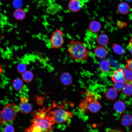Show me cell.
<instances>
[{"label": "cell", "instance_id": "obj_3", "mask_svg": "<svg viewBox=\"0 0 132 132\" xmlns=\"http://www.w3.org/2000/svg\"><path fill=\"white\" fill-rule=\"evenodd\" d=\"M44 114H39L33 121V124L27 129L29 131L42 132L51 131V126L54 123L46 118Z\"/></svg>", "mask_w": 132, "mask_h": 132}, {"label": "cell", "instance_id": "obj_12", "mask_svg": "<svg viewBox=\"0 0 132 132\" xmlns=\"http://www.w3.org/2000/svg\"><path fill=\"white\" fill-rule=\"evenodd\" d=\"M121 124L125 127L130 126L132 124V116L130 114H125L123 115L121 118Z\"/></svg>", "mask_w": 132, "mask_h": 132}, {"label": "cell", "instance_id": "obj_31", "mask_svg": "<svg viewBox=\"0 0 132 132\" xmlns=\"http://www.w3.org/2000/svg\"><path fill=\"white\" fill-rule=\"evenodd\" d=\"M129 50L132 55V45L129 46Z\"/></svg>", "mask_w": 132, "mask_h": 132}, {"label": "cell", "instance_id": "obj_29", "mask_svg": "<svg viewBox=\"0 0 132 132\" xmlns=\"http://www.w3.org/2000/svg\"><path fill=\"white\" fill-rule=\"evenodd\" d=\"M125 68H127L132 70V59L127 60Z\"/></svg>", "mask_w": 132, "mask_h": 132}, {"label": "cell", "instance_id": "obj_8", "mask_svg": "<svg viewBox=\"0 0 132 132\" xmlns=\"http://www.w3.org/2000/svg\"><path fill=\"white\" fill-rule=\"evenodd\" d=\"M81 4L79 0H70L69 2V9L73 12H76L80 10Z\"/></svg>", "mask_w": 132, "mask_h": 132}, {"label": "cell", "instance_id": "obj_24", "mask_svg": "<svg viewBox=\"0 0 132 132\" xmlns=\"http://www.w3.org/2000/svg\"><path fill=\"white\" fill-rule=\"evenodd\" d=\"M125 69L124 77L126 81L132 84V70L127 68Z\"/></svg>", "mask_w": 132, "mask_h": 132}, {"label": "cell", "instance_id": "obj_25", "mask_svg": "<svg viewBox=\"0 0 132 132\" xmlns=\"http://www.w3.org/2000/svg\"><path fill=\"white\" fill-rule=\"evenodd\" d=\"M113 88L117 92L122 91L124 86L125 82H114Z\"/></svg>", "mask_w": 132, "mask_h": 132}, {"label": "cell", "instance_id": "obj_19", "mask_svg": "<svg viewBox=\"0 0 132 132\" xmlns=\"http://www.w3.org/2000/svg\"><path fill=\"white\" fill-rule=\"evenodd\" d=\"M101 28V24L97 21H93L90 23L89 28L90 31L92 32L96 33L99 32Z\"/></svg>", "mask_w": 132, "mask_h": 132}, {"label": "cell", "instance_id": "obj_23", "mask_svg": "<svg viewBox=\"0 0 132 132\" xmlns=\"http://www.w3.org/2000/svg\"><path fill=\"white\" fill-rule=\"evenodd\" d=\"M112 48L115 53L119 55H122L125 54V51L121 46L118 44H113Z\"/></svg>", "mask_w": 132, "mask_h": 132}, {"label": "cell", "instance_id": "obj_27", "mask_svg": "<svg viewBox=\"0 0 132 132\" xmlns=\"http://www.w3.org/2000/svg\"><path fill=\"white\" fill-rule=\"evenodd\" d=\"M26 68L25 66L22 64H19L17 66V69L18 71L21 73H23L25 72Z\"/></svg>", "mask_w": 132, "mask_h": 132}, {"label": "cell", "instance_id": "obj_6", "mask_svg": "<svg viewBox=\"0 0 132 132\" xmlns=\"http://www.w3.org/2000/svg\"><path fill=\"white\" fill-rule=\"evenodd\" d=\"M124 71L121 68L115 70L111 75V79L114 82H126L124 77Z\"/></svg>", "mask_w": 132, "mask_h": 132}, {"label": "cell", "instance_id": "obj_16", "mask_svg": "<svg viewBox=\"0 0 132 132\" xmlns=\"http://www.w3.org/2000/svg\"><path fill=\"white\" fill-rule=\"evenodd\" d=\"M19 108L21 112L24 114H28L32 110L31 105L28 102L22 103Z\"/></svg>", "mask_w": 132, "mask_h": 132}, {"label": "cell", "instance_id": "obj_1", "mask_svg": "<svg viewBox=\"0 0 132 132\" xmlns=\"http://www.w3.org/2000/svg\"><path fill=\"white\" fill-rule=\"evenodd\" d=\"M68 52L73 59L80 62L87 59L89 55V51L84 44L77 40H72L69 44Z\"/></svg>", "mask_w": 132, "mask_h": 132}, {"label": "cell", "instance_id": "obj_18", "mask_svg": "<svg viewBox=\"0 0 132 132\" xmlns=\"http://www.w3.org/2000/svg\"><path fill=\"white\" fill-rule=\"evenodd\" d=\"M99 67L102 71L106 72L110 70L111 65L109 61L106 59H104L102 60L100 62Z\"/></svg>", "mask_w": 132, "mask_h": 132}, {"label": "cell", "instance_id": "obj_32", "mask_svg": "<svg viewBox=\"0 0 132 132\" xmlns=\"http://www.w3.org/2000/svg\"><path fill=\"white\" fill-rule=\"evenodd\" d=\"M126 1L128 2H132V0H125Z\"/></svg>", "mask_w": 132, "mask_h": 132}, {"label": "cell", "instance_id": "obj_7", "mask_svg": "<svg viewBox=\"0 0 132 132\" xmlns=\"http://www.w3.org/2000/svg\"><path fill=\"white\" fill-rule=\"evenodd\" d=\"M94 53L96 56L100 58H104L107 56V51L104 46H99L96 47L94 50Z\"/></svg>", "mask_w": 132, "mask_h": 132}, {"label": "cell", "instance_id": "obj_15", "mask_svg": "<svg viewBox=\"0 0 132 132\" xmlns=\"http://www.w3.org/2000/svg\"><path fill=\"white\" fill-rule=\"evenodd\" d=\"M61 81L62 83L66 86H68L72 82V79L70 75L67 73H64L61 76Z\"/></svg>", "mask_w": 132, "mask_h": 132}, {"label": "cell", "instance_id": "obj_14", "mask_svg": "<svg viewBox=\"0 0 132 132\" xmlns=\"http://www.w3.org/2000/svg\"><path fill=\"white\" fill-rule=\"evenodd\" d=\"M14 18L19 21L23 20L25 18L26 13L21 8L17 9L13 13Z\"/></svg>", "mask_w": 132, "mask_h": 132}, {"label": "cell", "instance_id": "obj_17", "mask_svg": "<svg viewBox=\"0 0 132 132\" xmlns=\"http://www.w3.org/2000/svg\"><path fill=\"white\" fill-rule=\"evenodd\" d=\"M105 96L108 99L110 100L115 99L118 96L117 91L113 88L109 89L106 91Z\"/></svg>", "mask_w": 132, "mask_h": 132}, {"label": "cell", "instance_id": "obj_11", "mask_svg": "<svg viewBox=\"0 0 132 132\" xmlns=\"http://www.w3.org/2000/svg\"><path fill=\"white\" fill-rule=\"evenodd\" d=\"M96 41L100 45L104 46L108 44L109 38L108 35L105 33H102L97 37Z\"/></svg>", "mask_w": 132, "mask_h": 132}, {"label": "cell", "instance_id": "obj_4", "mask_svg": "<svg viewBox=\"0 0 132 132\" xmlns=\"http://www.w3.org/2000/svg\"><path fill=\"white\" fill-rule=\"evenodd\" d=\"M71 113L62 109H57L50 112L46 118L50 121L57 123L66 122L72 116Z\"/></svg>", "mask_w": 132, "mask_h": 132}, {"label": "cell", "instance_id": "obj_5", "mask_svg": "<svg viewBox=\"0 0 132 132\" xmlns=\"http://www.w3.org/2000/svg\"><path fill=\"white\" fill-rule=\"evenodd\" d=\"M64 42V34L61 30L57 29L53 32L50 40L52 48L55 49H59L62 46Z\"/></svg>", "mask_w": 132, "mask_h": 132}, {"label": "cell", "instance_id": "obj_30", "mask_svg": "<svg viewBox=\"0 0 132 132\" xmlns=\"http://www.w3.org/2000/svg\"><path fill=\"white\" fill-rule=\"evenodd\" d=\"M20 101L21 103H24L27 102L28 99L24 97H22L21 98Z\"/></svg>", "mask_w": 132, "mask_h": 132}, {"label": "cell", "instance_id": "obj_21", "mask_svg": "<svg viewBox=\"0 0 132 132\" xmlns=\"http://www.w3.org/2000/svg\"><path fill=\"white\" fill-rule=\"evenodd\" d=\"M122 91L128 96H132V84L126 82Z\"/></svg>", "mask_w": 132, "mask_h": 132}, {"label": "cell", "instance_id": "obj_20", "mask_svg": "<svg viewBox=\"0 0 132 132\" xmlns=\"http://www.w3.org/2000/svg\"><path fill=\"white\" fill-rule=\"evenodd\" d=\"M12 85L14 89L17 91L21 90L24 85L23 81L20 78L14 79L12 82Z\"/></svg>", "mask_w": 132, "mask_h": 132}, {"label": "cell", "instance_id": "obj_28", "mask_svg": "<svg viewBox=\"0 0 132 132\" xmlns=\"http://www.w3.org/2000/svg\"><path fill=\"white\" fill-rule=\"evenodd\" d=\"M21 0H14L13 3L14 7L17 9L20 8L22 5Z\"/></svg>", "mask_w": 132, "mask_h": 132}, {"label": "cell", "instance_id": "obj_2", "mask_svg": "<svg viewBox=\"0 0 132 132\" xmlns=\"http://www.w3.org/2000/svg\"><path fill=\"white\" fill-rule=\"evenodd\" d=\"M19 110V108L14 103L7 104L0 112V124L4 125L14 120Z\"/></svg>", "mask_w": 132, "mask_h": 132}, {"label": "cell", "instance_id": "obj_13", "mask_svg": "<svg viewBox=\"0 0 132 132\" xmlns=\"http://www.w3.org/2000/svg\"><path fill=\"white\" fill-rule=\"evenodd\" d=\"M119 12L122 14H126L129 11L130 7L126 3L122 2L120 3L117 7Z\"/></svg>", "mask_w": 132, "mask_h": 132}, {"label": "cell", "instance_id": "obj_26", "mask_svg": "<svg viewBox=\"0 0 132 132\" xmlns=\"http://www.w3.org/2000/svg\"><path fill=\"white\" fill-rule=\"evenodd\" d=\"M4 132H15V130L14 127L12 125H8L4 127Z\"/></svg>", "mask_w": 132, "mask_h": 132}, {"label": "cell", "instance_id": "obj_9", "mask_svg": "<svg viewBox=\"0 0 132 132\" xmlns=\"http://www.w3.org/2000/svg\"><path fill=\"white\" fill-rule=\"evenodd\" d=\"M88 108L91 112L95 113L100 110L101 105L98 101L93 100L90 102L88 103Z\"/></svg>", "mask_w": 132, "mask_h": 132}, {"label": "cell", "instance_id": "obj_10", "mask_svg": "<svg viewBox=\"0 0 132 132\" xmlns=\"http://www.w3.org/2000/svg\"><path fill=\"white\" fill-rule=\"evenodd\" d=\"M113 107L115 111L120 114L123 113L126 109L125 103L120 100L116 101L113 105Z\"/></svg>", "mask_w": 132, "mask_h": 132}, {"label": "cell", "instance_id": "obj_22", "mask_svg": "<svg viewBox=\"0 0 132 132\" xmlns=\"http://www.w3.org/2000/svg\"><path fill=\"white\" fill-rule=\"evenodd\" d=\"M22 78L25 82L29 83L31 82L33 78V75L32 73L29 71H25L23 73Z\"/></svg>", "mask_w": 132, "mask_h": 132}, {"label": "cell", "instance_id": "obj_33", "mask_svg": "<svg viewBox=\"0 0 132 132\" xmlns=\"http://www.w3.org/2000/svg\"><path fill=\"white\" fill-rule=\"evenodd\" d=\"M1 0H0V1Z\"/></svg>", "mask_w": 132, "mask_h": 132}]
</instances>
